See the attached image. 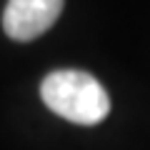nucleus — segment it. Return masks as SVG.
<instances>
[{
    "label": "nucleus",
    "mask_w": 150,
    "mask_h": 150,
    "mask_svg": "<svg viewBox=\"0 0 150 150\" xmlns=\"http://www.w3.org/2000/svg\"><path fill=\"white\" fill-rule=\"evenodd\" d=\"M40 98L58 118L75 125H98L110 112L108 90L83 70H55L45 75Z\"/></svg>",
    "instance_id": "nucleus-1"
},
{
    "label": "nucleus",
    "mask_w": 150,
    "mask_h": 150,
    "mask_svg": "<svg viewBox=\"0 0 150 150\" xmlns=\"http://www.w3.org/2000/svg\"><path fill=\"white\" fill-rule=\"evenodd\" d=\"M63 13V0H8L3 10V30L18 43L40 38Z\"/></svg>",
    "instance_id": "nucleus-2"
}]
</instances>
